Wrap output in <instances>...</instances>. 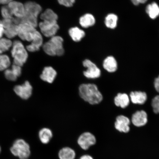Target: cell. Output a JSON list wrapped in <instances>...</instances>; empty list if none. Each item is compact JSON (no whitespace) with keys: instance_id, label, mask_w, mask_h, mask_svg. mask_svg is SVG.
Wrapping results in <instances>:
<instances>
[{"instance_id":"obj_27","label":"cell","mask_w":159,"mask_h":159,"mask_svg":"<svg viewBox=\"0 0 159 159\" xmlns=\"http://www.w3.org/2000/svg\"><path fill=\"white\" fill-rule=\"evenodd\" d=\"M118 17L114 14H109L105 18V23L108 28L114 29L116 27Z\"/></svg>"},{"instance_id":"obj_38","label":"cell","mask_w":159,"mask_h":159,"mask_svg":"<svg viewBox=\"0 0 159 159\" xmlns=\"http://www.w3.org/2000/svg\"><path fill=\"white\" fill-rule=\"evenodd\" d=\"M148 1V0H139L140 3H144Z\"/></svg>"},{"instance_id":"obj_24","label":"cell","mask_w":159,"mask_h":159,"mask_svg":"<svg viewBox=\"0 0 159 159\" xmlns=\"http://www.w3.org/2000/svg\"><path fill=\"white\" fill-rule=\"evenodd\" d=\"M76 156L75 151L69 147H65L59 151L58 156L59 159H75Z\"/></svg>"},{"instance_id":"obj_16","label":"cell","mask_w":159,"mask_h":159,"mask_svg":"<svg viewBox=\"0 0 159 159\" xmlns=\"http://www.w3.org/2000/svg\"><path fill=\"white\" fill-rule=\"evenodd\" d=\"M21 71V67L13 64L11 69H7L5 71V76L8 80L15 81L20 76Z\"/></svg>"},{"instance_id":"obj_35","label":"cell","mask_w":159,"mask_h":159,"mask_svg":"<svg viewBox=\"0 0 159 159\" xmlns=\"http://www.w3.org/2000/svg\"><path fill=\"white\" fill-rule=\"evenodd\" d=\"M13 0H0V4L7 5Z\"/></svg>"},{"instance_id":"obj_4","label":"cell","mask_w":159,"mask_h":159,"mask_svg":"<svg viewBox=\"0 0 159 159\" xmlns=\"http://www.w3.org/2000/svg\"><path fill=\"white\" fill-rule=\"evenodd\" d=\"M11 54L13 59V64L22 66L26 62L28 54L26 49L21 41H15L13 43Z\"/></svg>"},{"instance_id":"obj_34","label":"cell","mask_w":159,"mask_h":159,"mask_svg":"<svg viewBox=\"0 0 159 159\" xmlns=\"http://www.w3.org/2000/svg\"><path fill=\"white\" fill-rule=\"evenodd\" d=\"M4 34V28L2 21L0 20V39L2 38Z\"/></svg>"},{"instance_id":"obj_18","label":"cell","mask_w":159,"mask_h":159,"mask_svg":"<svg viewBox=\"0 0 159 159\" xmlns=\"http://www.w3.org/2000/svg\"><path fill=\"white\" fill-rule=\"evenodd\" d=\"M130 96L131 101L135 104H143L148 99L146 93L140 91H132L130 93Z\"/></svg>"},{"instance_id":"obj_31","label":"cell","mask_w":159,"mask_h":159,"mask_svg":"<svg viewBox=\"0 0 159 159\" xmlns=\"http://www.w3.org/2000/svg\"><path fill=\"white\" fill-rule=\"evenodd\" d=\"M152 105L155 114H159V95H157L152 99Z\"/></svg>"},{"instance_id":"obj_8","label":"cell","mask_w":159,"mask_h":159,"mask_svg":"<svg viewBox=\"0 0 159 159\" xmlns=\"http://www.w3.org/2000/svg\"><path fill=\"white\" fill-rule=\"evenodd\" d=\"M39 25L42 33L47 37L54 36L59 29L57 22L42 21Z\"/></svg>"},{"instance_id":"obj_22","label":"cell","mask_w":159,"mask_h":159,"mask_svg":"<svg viewBox=\"0 0 159 159\" xmlns=\"http://www.w3.org/2000/svg\"><path fill=\"white\" fill-rule=\"evenodd\" d=\"M95 22V17L91 14H86L81 16L79 20L80 25L84 28H87L94 25Z\"/></svg>"},{"instance_id":"obj_10","label":"cell","mask_w":159,"mask_h":159,"mask_svg":"<svg viewBox=\"0 0 159 159\" xmlns=\"http://www.w3.org/2000/svg\"><path fill=\"white\" fill-rule=\"evenodd\" d=\"M96 139L91 133L86 132L80 135L77 140V143L80 148L84 150H88L91 146L96 143Z\"/></svg>"},{"instance_id":"obj_29","label":"cell","mask_w":159,"mask_h":159,"mask_svg":"<svg viewBox=\"0 0 159 159\" xmlns=\"http://www.w3.org/2000/svg\"><path fill=\"white\" fill-rule=\"evenodd\" d=\"M12 44V42L9 39L2 38L0 39V54L9 50Z\"/></svg>"},{"instance_id":"obj_5","label":"cell","mask_w":159,"mask_h":159,"mask_svg":"<svg viewBox=\"0 0 159 159\" xmlns=\"http://www.w3.org/2000/svg\"><path fill=\"white\" fill-rule=\"evenodd\" d=\"M10 150L14 156L20 159H28L31 154L29 145L22 139L16 140Z\"/></svg>"},{"instance_id":"obj_15","label":"cell","mask_w":159,"mask_h":159,"mask_svg":"<svg viewBox=\"0 0 159 159\" xmlns=\"http://www.w3.org/2000/svg\"><path fill=\"white\" fill-rule=\"evenodd\" d=\"M57 75V71L52 67L47 66L43 69L40 77L42 80L52 83L54 81Z\"/></svg>"},{"instance_id":"obj_28","label":"cell","mask_w":159,"mask_h":159,"mask_svg":"<svg viewBox=\"0 0 159 159\" xmlns=\"http://www.w3.org/2000/svg\"><path fill=\"white\" fill-rule=\"evenodd\" d=\"M11 65V61L7 55L0 54V71H5Z\"/></svg>"},{"instance_id":"obj_7","label":"cell","mask_w":159,"mask_h":159,"mask_svg":"<svg viewBox=\"0 0 159 159\" xmlns=\"http://www.w3.org/2000/svg\"><path fill=\"white\" fill-rule=\"evenodd\" d=\"M83 64L87 69L83 72L85 77L89 79L99 78L101 75V71L97 65L89 59H85L83 61Z\"/></svg>"},{"instance_id":"obj_32","label":"cell","mask_w":159,"mask_h":159,"mask_svg":"<svg viewBox=\"0 0 159 159\" xmlns=\"http://www.w3.org/2000/svg\"><path fill=\"white\" fill-rule=\"evenodd\" d=\"M58 3L66 7H72L75 2V0H57Z\"/></svg>"},{"instance_id":"obj_39","label":"cell","mask_w":159,"mask_h":159,"mask_svg":"<svg viewBox=\"0 0 159 159\" xmlns=\"http://www.w3.org/2000/svg\"><path fill=\"white\" fill-rule=\"evenodd\" d=\"M1 146H0V153H1Z\"/></svg>"},{"instance_id":"obj_6","label":"cell","mask_w":159,"mask_h":159,"mask_svg":"<svg viewBox=\"0 0 159 159\" xmlns=\"http://www.w3.org/2000/svg\"><path fill=\"white\" fill-rule=\"evenodd\" d=\"M35 28L29 24L20 23L19 25L17 35L23 40L31 42L37 31Z\"/></svg>"},{"instance_id":"obj_20","label":"cell","mask_w":159,"mask_h":159,"mask_svg":"<svg viewBox=\"0 0 159 159\" xmlns=\"http://www.w3.org/2000/svg\"><path fill=\"white\" fill-rule=\"evenodd\" d=\"M114 103L116 106L125 108L130 103V99L126 94L119 93L115 97Z\"/></svg>"},{"instance_id":"obj_17","label":"cell","mask_w":159,"mask_h":159,"mask_svg":"<svg viewBox=\"0 0 159 159\" xmlns=\"http://www.w3.org/2000/svg\"><path fill=\"white\" fill-rule=\"evenodd\" d=\"M30 45H27L26 49L30 52H35L39 51L40 48L43 44V38L41 33L37 32L33 39Z\"/></svg>"},{"instance_id":"obj_19","label":"cell","mask_w":159,"mask_h":159,"mask_svg":"<svg viewBox=\"0 0 159 159\" xmlns=\"http://www.w3.org/2000/svg\"><path fill=\"white\" fill-rule=\"evenodd\" d=\"M103 66L105 70L108 72L114 73L118 69V63L114 57L109 56L104 60Z\"/></svg>"},{"instance_id":"obj_21","label":"cell","mask_w":159,"mask_h":159,"mask_svg":"<svg viewBox=\"0 0 159 159\" xmlns=\"http://www.w3.org/2000/svg\"><path fill=\"white\" fill-rule=\"evenodd\" d=\"M39 138L41 142L43 144H48L53 137V133L51 129L48 128H43L39 131Z\"/></svg>"},{"instance_id":"obj_13","label":"cell","mask_w":159,"mask_h":159,"mask_svg":"<svg viewBox=\"0 0 159 159\" xmlns=\"http://www.w3.org/2000/svg\"><path fill=\"white\" fill-rule=\"evenodd\" d=\"M130 121L128 117L124 115H119L116 117L115 123V129L120 132L128 133L130 130Z\"/></svg>"},{"instance_id":"obj_11","label":"cell","mask_w":159,"mask_h":159,"mask_svg":"<svg viewBox=\"0 0 159 159\" xmlns=\"http://www.w3.org/2000/svg\"><path fill=\"white\" fill-rule=\"evenodd\" d=\"M14 91L18 96L26 100L29 98L32 94L33 87L29 81H26L23 84L16 85Z\"/></svg>"},{"instance_id":"obj_3","label":"cell","mask_w":159,"mask_h":159,"mask_svg":"<svg viewBox=\"0 0 159 159\" xmlns=\"http://www.w3.org/2000/svg\"><path fill=\"white\" fill-rule=\"evenodd\" d=\"M63 42L62 38L59 36L55 35L52 37L48 41L43 44V51L47 55L51 56H61L65 52Z\"/></svg>"},{"instance_id":"obj_25","label":"cell","mask_w":159,"mask_h":159,"mask_svg":"<svg viewBox=\"0 0 159 159\" xmlns=\"http://www.w3.org/2000/svg\"><path fill=\"white\" fill-rule=\"evenodd\" d=\"M40 19L43 21L53 22H57L58 16L52 10L50 9L45 10L44 12L42 13L40 15Z\"/></svg>"},{"instance_id":"obj_37","label":"cell","mask_w":159,"mask_h":159,"mask_svg":"<svg viewBox=\"0 0 159 159\" xmlns=\"http://www.w3.org/2000/svg\"><path fill=\"white\" fill-rule=\"evenodd\" d=\"M131 1L135 5H138L140 4L139 0H131Z\"/></svg>"},{"instance_id":"obj_36","label":"cell","mask_w":159,"mask_h":159,"mask_svg":"<svg viewBox=\"0 0 159 159\" xmlns=\"http://www.w3.org/2000/svg\"><path fill=\"white\" fill-rule=\"evenodd\" d=\"M79 159H94L90 156L89 155H84L80 157Z\"/></svg>"},{"instance_id":"obj_14","label":"cell","mask_w":159,"mask_h":159,"mask_svg":"<svg viewBox=\"0 0 159 159\" xmlns=\"http://www.w3.org/2000/svg\"><path fill=\"white\" fill-rule=\"evenodd\" d=\"M148 122V114L143 110L137 111L132 115V122L135 126L140 127L144 126Z\"/></svg>"},{"instance_id":"obj_26","label":"cell","mask_w":159,"mask_h":159,"mask_svg":"<svg viewBox=\"0 0 159 159\" xmlns=\"http://www.w3.org/2000/svg\"><path fill=\"white\" fill-rule=\"evenodd\" d=\"M146 12L150 18L154 19L159 16V6L156 2H152L147 6Z\"/></svg>"},{"instance_id":"obj_2","label":"cell","mask_w":159,"mask_h":159,"mask_svg":"<svg viewBox=\"0 0 159 159\" xmlns=\"http://www.w3.org/2000/svg\"><path fill=\"white\" fill-rule=\"evenodd\" d=\"M79 95L83 100L91 105L99 104L103 96L98 87L94 84H83L79 87Z\"/></svg>"},{"instance_id":"obj_33","label":"cell","mask_w":159,"mask_h":159,"mask_svg":"<svg viewBox=\"0 0 159 159\" xmlns=\"http://www.w3.org/2000/svg\"><path fill=\"white\" fill-rule=\"evenodd\" d=\"M154 86L157 92L159 93V75L154 80Z\"/></svg>"},{"instance_id":"obj_9","label":"cell","mask_w":159,"mask_h":159,"mask_svg":"<svg viewBox=\"0 0 159 159\" xmlns=\"http://www.w3.org/2000/svg\"><path fill=\"white\" fill-rule=\"evenodd\" d=\"M14 18L3 19L2 21L4 28V34L8 39L13 38L18 35L19 25L15 22Z\"/></svg>"},{"instance_id":"obj_12","label":"cell","mask_w":159,"mask_h":159,"mask_svg":"<svg viewBox=\"0 0 159 159\" xmlns=\"http://www.w3.org/2000/svg\"><path fill=\"white\" fill-rule=\"evenodd\" d=\"M11 15L14 18L21 19L25 13V5L20 2L12 1L7 5Z\"/></svg>"},{"instance_id":"obj_1","label":"cell","mask_w":159,"mask_h":159,"mask_svg":"<svg viewBox=\"0 0 159 159\" xmlns=\"http://www.w3.org/2000/svg\"><path fill=\"white\" fill-rule=\"evenodd\" d=\"M25 15L21 19L15 18V23L19 25L22 23H26L36 27L37 26L38 17L42 11L41 6L35 2L29 1L25 3Z\"/></svg>"},{"instance_id":"obj_23","label":"cell","mask_w":159,"mask_h":159,"mask_svg":"<svg viewBox=\"0 0 159 159\" xmlns=\"http://www.w3.org/2000/svg\"><path fill=\"white\" fill-rule=\"evenodd\" d=\"M69 33L71 38L75 42L81 40L85 36L84 31L77 27H74L70 29Z\"/></svg>"},{"instance_id":"obj_30","label":"cell","mask_w":159,"mask_h":159,"mask_svg":"<svg viewBox=\"0 0 159 159\" xmlns=\"http://www.w3.org/2000/svg\"><path fill=\"white\" fill-rule=\"evenodd\" d=\"M1 14L3 19H12L14 18L12 16L7 5H5L2 7Z\"/></svg>"}]
</instances>
